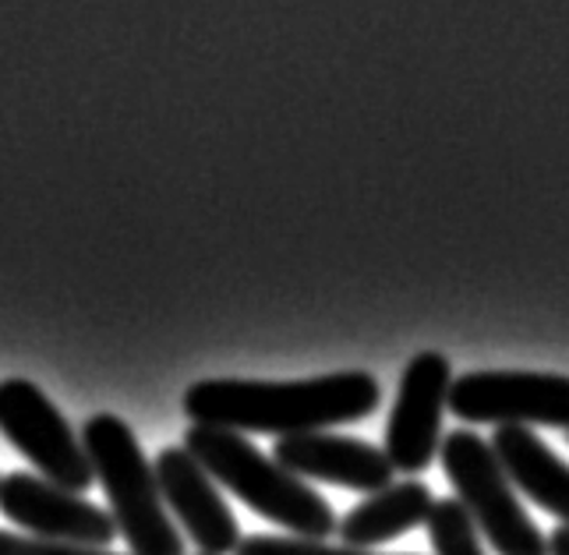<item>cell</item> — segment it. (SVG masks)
<instances>
[{"label":"cell","mask_w":569,"mask_h":555,"mask_svg":"<svg viewBox=\"0 0 569 555\" xmlns=\"http://www.w3.org/2000/svg\"><path fill=\"white\" fill-rule=\"evenodd\" d=\"M379 404L382 389L368 371H329L298 383L206 379L194 383L181 400L194 425L280 435V439L365 422Z\"/></svg>","instance_id":"6da1fadb"},{"label":"cell","mask_w":569,"mask_h":555,"mask_svg":"<svg viewBox=\"0 0 569 555\" xmlns=\"http://www.w3.org/2000/svg\"><path fill=\"white\" fill-rule=\"evenodd\" d=\"M184 449L206 467L209 478L230 488V495H238L259 517L283 527L290 538L322 542L337 534L340 521L322 495L277 460L262 457L241 432L191 425L184 432Z\"/></svg>","instance_id":"7a4b0ae2"},{"label":"cell","mask_w":569,"mask_h":555,"mask_svg":"<svg viewBox=\"0 0 569 555\" xmlns=\"http://www.w3.org/2000/svg\"><path fill=\"white\" fill-rule=\"evenodd\" d=\"M82 446L110 499L117 534H124L131 555H188L184 538L167 513L156 467L146 460L131 425L113 414H92L82 425Z\"/></svg>","instance_id":"3957f363"},{"label":"cell","mask_w":569,"mask_h":555,"mask_svg":"<svg viewBox=\"0 0 569 555\" xmlns=\"http://www.w3.org/2000/svg\"><path fill=\"white\" fill-rule=\"evenodd\" d=\"M439 457L457 499L499 555H548V538L527 517L492 443L470 428H457L442 439Z\"/></svg>","instance_id":"277c9868"},{"label":"cell","mask_w":569,"mask_h":555,"mask_svg":"<svg viewBox=\"0 0 569 555\" xmlns=\"http://www.w3.org/2000/svg\"><path fill=\"white\" fill-rule=\"evenodd\" d=\"M0 435L39 470V478L74 495L89 492L96 470L68 418L50 396L29 379L0 383Z\"/></svg>","instance_id":"5b68a950"},{"label":"cell","mask_w":569,"mask_h":555,"mask_svg":"<svg viewBox=\"0 0 569 555\" xmlns=\"http://www.w3.org/2000/svg\"><path fill=\"white\" fill-rule=\"evenodd\" d=\"M449 410L470 425H545L569 435V375L467 371L449 386Z\"/></svg>","instance_id":"8992f818"},{"label":"cell","mask_w":569,"mask_h":555,"mask_svg":"<svg viewBox=\"0 0 569 555\" xmlns=\"http://www.w3.org/2000/svg\"><path fill=\"white\" fill-rule=\"evenodd\" d=\"M453 365L436 350H425L400 375L397 404L386 425V457L397 474H421L439 453L442 414L449 407Z\"/></svg>","instance_id":"52a82bcc"},{"label":"cell","mask_w":569,"mask_h":555,"mask_svg":"<svg viewBox=\"0 0 569 555\" xmlns=\"http://www.w3.org/2000/svg\"><path fill=\"white\" fill-rule=\"evenodd\" d=\"M0 513L43 542L107 548L117 538V524L107 509L29 470H11L0 478Z\"/></svg>","instance_id":"ba28073f"},{"label":"cell","mask_w":569,"mask_h":555,"mask_svg":"<svg viewBox=\"0 0 569 555\" xmlns=\"http://www.w3.org/2000/svg\"><path fill=\"white\" fill-rule=\"evenodd\" d=\"M156 482H160L163 503L181 521L188 538L202 555H233L241 545V524L233 509L223 503L220 488L212 485L206 467L191 457L184 446H167L156 457Z\"/></svg>","instance_id":"9c48e42d"},{"label":"cell","mask_w":569,"mask_h":555,"mask_svg":"<svg viewBox=\"0 0 569 555\" xmlns=\"http://www.w3.org/2000/svg\"><path fill=\"white\" fill-rule=\"evenodd\" d=\"M272 460L301 482L305 478L329 482L368 495L389 488L392 474H397L382 446H371L365 439H355V435H332V432H308V435L280 439Z\"/></svg>","instance_id":"30bf717a"},{"label":"cell","mask_w":569,"mask_h":555,"mask_svg":"<svg viewBox=\"0 0 569 555\" xmlns=\"http://www.w3.org/2000/svg\"><path fill=\"white\" fill-rule=\"evenodd\" d=\"M492 449L506 478L545 513L559 517L562 527H569V464L541 443V435L520 425H506L496 428Z\"/></svg>","instance_id":"8fae6325"},{"label":"cell","mask_w":569,"mask_h":555,"mask_svg":"<svg viewBox=\"0 0 569 555\" xmlns=\"http://www.w3.org/2000/svg\"><path fill=\"white\" fill-rule=\"evenodd\" d=\"M431 506H436L431 488L418 478H407L358 503L340 521L337 534L347 548H371V545L400 538V534L415 531L418 524H428Z\"/></svg>","instance_id":"7c38bea8"},{"label":"cell","mask_w":569,"mask_h":555,"mask_svg":"<svg viewBox=\"0 0 569 555\" xmlns=\"http://www.w3.org/2000/svg\"><path fill=\"white\" fill-rule=\"evenodd\" d=\"M428 542L436 555H485L481 531L470 521L467 506L449 495V499H436L428 517Z\"/></svg>","instance_id":"4fadbf2b"},{"label":"cell","mask_w":569,"mask_h":555,"mask_svg":"<svg viewBox=\"0 0 569 555\" xmlns=\"http://www.w3.org/2000/svg\"><path fill=\"white\" fill-rule=\"evenodd\" d=\"M233 555H376L365 548H347V545H326V542H308V538H290V534H251L241 538L238 552ZM415 555V552H407Z\"/></svg>","instance_id":"5bb4252c"},{"label":"cell","mask_w":569,"mask_h":555,"mask_svg":"<svg viewBox=\"0 0 569 555\" xmlns=\"http://www.w3.org/2000/svg\"><path fill=\"white\" fill-rule=\"evenodd\" d=\"M0 555H113V552L64 545V542H43V538H32V534L0 531Z\"/></svg>","instance_id":"9a60e30c"},{"label":"cell","mask_w":569,"mask_h":555,"mask_svg":"<svg viewBox=\"0 0 569 555\" xmlns=\"http://www.w3.org/2000/svg\"><path fill=\"white\" fill-rule=\"evenodd\" d=\"M548 555H569V527H556L548 534Z\"/></svg>","instance_id":"2e32d148"},{"label":"cell","mask_w":569,"mask_h":555,"mask_svg":"<svg viewBox=\"0 0 569 555\" xmlns=\"http://www.w3.org/2000/svg\"><path fill=\"white\" fill-rule=\"evenodd\" d=\"M199 555H202V552H199Z\"/></svg>","instance_id":"e0dca14e"}]
</instances>
